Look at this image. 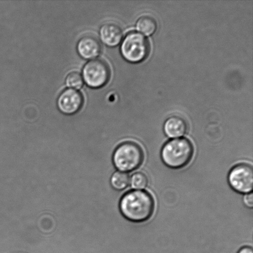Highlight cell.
<instances>
[{"label":"cell","instance_id":"cell-7","mask_svg":"<svg viewBox=\"0 0 253 253\" xmlns=\"http://www.w3.org/2000/svg\"><path fill=\"white\" fill-rule=\"evenodd\" d=\"M83 102V95L79 91L68 88L64 90L59 96L57 105L62 113L71 115L80 110Z\"/></svg>","mask_w":253,"mask_h":253},{"label":"cell","instance_id":"cell-2","mask_svg":"<svg viewBox=\"0 0 253 253\" xmlns=\"http://www.w3.org/2000/svg\"><path fill=\"white\" fill-rule=\"evenodd\" d=\"M194 155L193 144L187 138H174L163 146L161 152V160L167 167L180 169L191 162Z\"/></svg>","mask_w":253,"mask_h":253},{"label":"cell","instance_id":"cell-13","mask_svg":"<svg viewBox=\"0 0 253 253\" xmlns=\"http://www.w3.org/2000/svg\"><path fill=\"white\" fill-rule=\"evenodd\" d=\"M130 183L133 189L141 190L147 187L148 178L145 173L136 172L133 173L130 178Z\"/></svg>","mask_w":253,"mask_h":253},{"label":"cell","instance_id":"cell-16","mask_svg":"<svg viewBox=\"0 0 253 253\" xmlns=\"http://www.w3.org/2000/svg\"><path fill=\"white\" fill-rule=\"evenodd\" d=\"M238 253H253V249L250 247H243Z\"/></svg>","mask_w":253,"mask_h":253},{"label":"cell","instance_id":"cell-8","mask_svg":"<svg viewBox=\"0 0 253 253\" xmlns=\"http://www.w3.org/2000/svg\"><path fill=\"white\" fill-rule=\"evenodd\" d=\"M81 57L86 59H95L100 53L101 45L97 40L91 36L83 37L77 46Z\"/></svg>","mask_w":253,"mask_h":253},{"label":"cell","instance_id":"cell-6","mask_svg":"<svg viewBox=\"0 0 253 253\" xmlns=\"http://www.w3.org/2000/svg\"><path fill=\"white\" fill-rule=\"evenodd\" d=\"M83 75L84 81L89 86L100 88L108 83L110 69L105 62L93 59L84 66Z\"/></svg>","mask_w":253,"mask_h":253},{"label":"cell","instance_id":"cell-15","mask_svg":"<svg viewBox=\"0 0 253 253\" xmlns=\"http://www.w3.org/2000/svg\"><path fill=\"white\" fill-rule=\"evenodd\" d=\"M244 203L247 207L252 208L253 207V197L252 193L247 194L244 197Z\"/></svg>","mask_w":253,"mask_h":253},{"label":"cell","instance_id":"cell-1","mask_svg":"<svg viewBox=\"0 0 253 253\" xmlns=\"http://www.w3.org/2000/svg\"><path fill=\"white\" fill-rule=\"evenodd\" d=\"M120 208L126 219L135 223L147 221L153 215L155 200L150 193L134 190L126 193L121 198Z\"/></svg>","mask_w":253,"mask_h":253},{"label":"cell","instance_id":"cell-12","mask_svg":"<svg viewBox=\"0 0 253 253\" xmlns=\"http://www.w3.org/2000/svg\"><path fill=\"white\" fill-rule=\"evenodd\" d=\"M130 183V178L127 173L123 172H116L113 173L111 178V185L115 189L123 190L126 189Z\"/></svg>","mask_w":253,"mask_h":253},{"label":"cell","instance_id":"cell-5","mask_svg":"<svg viewBox=\"0 0 253 253\" xmlns=\"http://www.w3.org/2000/svg\"><path fill=\"white\" fill-rule=\"evenodd\" d=\"M228 182L233 190L240 194H249L253 188V169L248 164H239L230 170Z\"/></svg>","mask_w":253,"mask_h":253},{"label":"cell","instance_id":"cell-14","mask_svg":"<svg viewBox=\"0 0 253 253\" xmlns=\"http://www.w3.org/2000/svg\"><path fill=\"white\" fill-rule=\"evenodd\" d=\"M66 84L69 88L78 90L83 86L84 81L80 74L74 72L69 74L67 77Z\"/></svg>","mask_w":253,"mask_h":253},{"label":"cell","instance_id":"cell-11","mask_svg":"<svg viewBox=\"0 0 253 253\" xmlns=\"http://www.w3.org/2000/svg\"><path fill=\"white\" fill-rule=\"evenodd\" d=\"M136 29L146 36H151L157 29V22L151 16H143L138 19L136 24Z\"/></svg>","mask_w":253,"mask_h":253},{"label":"cell","instance_id":"cell-4","mask_svg":"<svg viewBox=\"0 0 253 253\" xmlns=\"http://www.w3.org/2000/svg\"><path fill=\"white\" fill-rule=\"evenodd\" d=\"M121 52L126 61L139 63L147 58L150 44L142 34L136 32H129L121 43Z\"/></svg>","mask_w":253,"mask_h":253},{"label":"cell","instance_id":"cell-3","mask_svg":"<svg viewBox=\"0 0 253 253\" xmlns=\"http://www.w3.org/2000/svg\"><path fill=\"white\" fill-rule=\"evenodd\" d=\"M145 155L142 148L133 141L121 144L114 153V165L120 172H129L137 169L143 163Z\"/></svg>","mask_w":253,"mask_h":253},{"label":"cell","instance_id":"cell-9","mask_svg":"<svg viewBox=\"0 0 253 253\" xmlns=\"http://www.w3.org/2000/svg\"><path fill=\"white\" fill-rule=\"evenodd\" d=\"M100 36L101 41L106 45L115 46L122 41L123 31L117 24L106 23L101 27Z\"/></svg>","mask_w":253,"mask_h":253},{"label":"cell","instance_id":"cell-10","mask_svg":"<svg viewBox=\"0 0 253 253\" xmlns=\"http://www.w3.org/2000/svg\"><path fill=\"white\" fill-rule=\"evenodd\" d=\"M188 125L184 119L178 116H171L164 125V131L168 137L179 138L187 131Z\"/></svg>","mask_w":253,"mask_h":253}]
</instances>
